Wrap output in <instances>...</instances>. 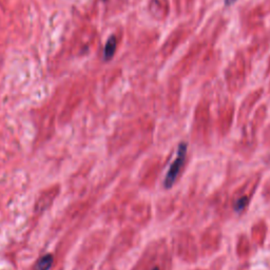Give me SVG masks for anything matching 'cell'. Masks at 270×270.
<instances>
[{
  "label": "cell",
  "instance_id": "21",
  "mask_svg": "<svg viewBox=\"0 0 270 270\" xmlns=\"http://www.w3.org/2000/svg\"><path fill=\"white\" fill-rule=\"evenodd\" d=\"M249 267H250V264L248 261H245L243 264H241L239 266V268L237 270H249Z\"/></svg>",
  "mask_w": 270,
  "mask_h": 270
},
{
  "label": "cell",
  "instance_id": "11",
  "mask_svg": "<svg viewBox=\"0 0 270 270\" xmlns=\"http://www.w3.org/2000/svg\"><path fill=\"white\" fill-rule=\"evenodd\" d=\"M270 47V31H262L259 34L254 35L251 44L245 48V51L249 57L253 59H259L263 57L264 54Z\"/></svg>",
  "mask_w": 270,
  "mask_h": 270
},
{
  "label": "cell",
  "instance_id": "20",
  "mask_svg": "<svg viewBox=\"0 0 270 270\" xmlns=\"http://www.w3.org/2000/svg\"><path fill=\"white\" fill-rule=\"evenodd\" d=\"M263 145L266 148H270V123L263 132Z\"/></svg>",
  "mask_w": 270,
  "mask_h": 270
},
{
  "label": "cell",
  "instance_id": "4",
  "mask_svg": "<svg viewBox=\"0 0 270 270\" xmlns=\"http://www.w3.org/2000/svg\"><path fill=\"white\" fill-rule=\"evenodd\" d=\"M261 179V172H254L233 191V193L230 195V201L231 209L234 212L243 214L247 211L251 199L256 192V189L260 186Z\"/></svg>",
  "mask_w": 270,
  "mask_h": 270
},
{
  "label": "cell",
  "instance_id": "8",
  "mask_svg": "<svg viewBox=\"0 0 270 270\" xmlns=\"http://www.w3.org/2000/svg\"><path fill=\"white\" fill-rule=\"evenodd\" d=\"M264 93L263 88H258L251 92H249L246 97L243 99L241 103L239 110H238V115H237V123L239 127H243L247 124V121L249 120L250 114L253 110V108L255 105L259 103V100L262 98Z\"/></svg>",
  "mask_w": 270,
  "mask_h": 270
},
{
  "label": "cell",
  "instance_id": "23",
  "mask_svg": "<svg viewBox=\"0 0 270 270\" xmlns=\"http://www.w3.org/2000/svg\"><path fill=\"white\" fill-rule=\"evenodd\" d=\"M235 2H237V0H224V3H225V6H226V7H230V6H232Z\"/></svg>",
  "mask_w": 270,
  "mask_h": 270
},
{
  "label": "cell",
  "instance_id": "22",
  "mask_svg": "<svg viewBox=\"0 0 270 270\" xmlns=\"http://www.w3.org/2000/svg\"><path fill=\"white\" fill-rule=\"evenodd\" d=\"M270 75V56L267 60V64H266V69H265V77H268Z\"/></svg>",
  "mask_w": 270,
  "mask_h": 270
},
{
  "label": "cell",
  "instance_id": "16",
  "mask_svg": "<svg viewBox=\"0 0 270 270\" xmlns=\"http://www.w3.org/2000/svg\"><path fill=\"white\" fill-rule=\"evenodd\" d=\"M53 262H54V259L51 254L44 255L43 258H40L37 261L34 267V270H50L53 265Z\"/></svg>",
  "mask_w": 270,
  "mask_h": 270
},
{
  "label": "cell",
  "instance_id": "3",
  "mask_svg": "<svg viewBox=\"0 0 270 270\" xmlns=\"http://www.w3.org/2000/svg\"><path fill=\"white\" fill-rule=\"evenodd\" d=\"M211 105L207 97H201L195 108L193 117L192 139L198 146L207 147L211 134Z\"/></svg>",
  "mask_w": 270,
  "mask_h": 270
},
{
  "label": "cell",
  "instance_id": "18",
  "mask_svg": "<svg viewBox=\"0 0 270 270\" xmlns=\"http://www.w3.org/2000/svg\"><path fill=\"white\" fill-rule=\"evenodd\" d=\"M226 262V259H225V256H220V258L218 259H215L213 261V263L211 264V269L212 270H221L224 266Z\"/></svg>",
  "mask_w": 270,
  "mask_h": 270
},
{
  "label": "cell",
  "instance_id": "26",
  "mask_svg": "<svg viewBox=\"0 0 270 270\" xmlns=\"http://www.w3.org/2000/svg\"><path fill=\"white\" fill-rule=\"evenodd\" d=\"M194 270H206V269H204V268H196V269H194Z\"/></svg>",
  "mask_w": 270,
  "mask_h": 270
},
{
  "label": "cell",
  "instance_id": "13",
  "mask_svg": "<svg viewBox=\"0 0 270 270\" xmlns=\"http://www.w3.org/2000/svg\"><path fill=\"white\" fill-rule=\"evenodd\" d=\"M268 232L267 222L263 219L256 221L251 226V242L258 247H263Z\"/></svg>",
  "mask_w": 270,
  "mask_h": 270
},
{
  "label": "cell",
  "instance_id": "24",
  "mask_svg": "<svg viewBox=\"0 0 270 270\" xmlns=\"http://www.w3.org/2000/svg\"><path fill=\"white\" fill-rule=\"evenodd\" d=\"M263 4L265 5V7H266V10H267L268 14H269V13H270V0H265V2H264Z\"/></svg>",
  "mask_w": 270,
  "mask_h": 270
},
{
  "label": "cell",
  "instance_id": "25",
  "mask_svg": "<svg viewBox=\"0 0 270 270\" xmlns=\"http://www.w3.org/2000/svg\"><path fill=\"white\" fill-rule=\"evenodd\" d=\"M268 93H269V95H270V82H269V86H268Z\"/></svg>",
  "mask_w": 270,
  "mask_h": 270
},
{
  "label": "cell",
  "instance_id": "9",
  "mask_svg": "<svg viewBox=\"0 0 270 270\" xmlns=\"http://www.w3.org/2000/svg\"><path fill=\"white\" fill-rule=\"evenodd\" d=\"M187 152H188V146L186 143H181L178 148V154L175 156L174 160L166 174V178L164 180V186L166 189H170L177 182L181 172L186 164L187 159Z\"/></svg>",
  "mask_w": 270,
  "mask_h": 270
},
{
  "label": "cell",
  "instance_id": "17",
  "mask_svg": "<svg viewBox=\"0 0 270 270\" xmlns=\"http://www.w3.org/2000/svg\"><path fill=\"white\" fill-rule=\"evenodd\" d=\"M115 50H116V38L114 36H111L109 39H108L104 50L105 59L109 60L114 55Z\"/></svg>",
  "mask_w": 270,
  "mask_h": 270
},
{
  "label": "cell",
  "instance_id": "14",
  "mask_svg": "<svg viewBox=\"0 0 270 270\" xmlns=\"http://www.w3.org/2000/svg\"><path fill=\"white\" fill-rule=\"evenodd\" d=\"M267 114H268L267 105L263 104V105L259 106L258 108H256V110L254 111L253 117L247 121L246 126L249 127L253 132L259 133L260 129L263 127L265 120L267 118Z\"/></svg>",
  "mask_w": 270,
  "mask_h": 270
},
{
  "label": "cell",
  "instance_id": "10",
  "mask_svg": "<svg viewBox=\"0 0 270 270\" xmlns=\"http://www.w3.org/2000/svg\"><path fill=\"white\" fill-rule=\"evenodd\" d=\"M258 146V133L253 132L246 125L243 126V132L240 141L234 146V151L243 158L249 159Z\"/></svg>",
  "mask_w": 270,
  "mask_h": 270
},
{
  "label": "cell",
  "instance_id": "12",
  "mask_svg": "<svg viewBox=\"0 0 270 270\" xmlns=\"http://www.w3.org/2000/svg\"><path fill=\"white\" fill-rule=\"evenodd\" d=\"M182 255L189 263L195 262L199 255V250H197L195 240L190 233H185L182 237Z\"/></svg>",
  "mask_w": 270,
  "mask_h": 270
},
{
  "label": "cell",
  "instance_id": "6",
  "mask_svg": "<svg viewBox=\"0 0 270 270\" xmlns=\"http://www.w3.org/2000/svg\"><path fill=\"white\" fill-rule=\"evenodd\" d=\"M223 231L220 223H212L207 226L199 235L198 250L203 258H209L217 253L222 246Z\"/></svg>",
  "mask_w": 270,
  "mask_h": 270
},
{
  "label": "cell",
  "instance_id": "15",
  "mask_svg": "<svg viewBox=\"0 0 270 270\" xmlns=\"http://www.w3.org/2000/svg\"><path fill=\"white\" fill-rule=\"evenodd\" d=\"M252 251V242L247 234L241 233L235 244V253L242 260H247Z\"/></svg>",
  "mask_w": 270,
  "mask_h": 270
},
{
  "label": "cell",
  "instance_id": "5",
  "mask_svg": "<svg viewBox=\"0 0 270 270\" xmlns=\"http://www.w3.org/2000/svg\"><path fill=\"white\" fill-rule=\"evenodd\" d=\"M268 12L264 4H259L241 11V29L245 36L256 35L264 30Z\"/></svg>",
  "mask_w": 270,
  "mask_h": 270
},
{
  "label": "cell",
  "instance_id": "7",
  "mask_svg": "<svg viewBox=\"0 0 270 270\" xmlns=\"http://www.w3.org/2000/svg\"><path fill=\"white\" fill-rule=\"evenodd\" d=\"M235 117V104L232 99L227 98L220 104L217 116V131L221 138H225L230 133Z\"/></svg>",
  "mask_w": 270,
  "mask_h": 270
},
{
  "label": "cell",
  "instance_id": "1",
  "mask_svg": "<svg viewBox=\"0 0 270 270\" xmlns=\"http://www.w3.org/2000/svg\"><path fill=\"white\" fill-rule=\"evenodd\" d=\"M227 29V19L222 13H215L205 23L197 37L193 42L191 48L182 63V71L184 73L190 72L195 63L200 64L205 59L210 57L220 37Z\"/></svg>",
  "mask_w": 270,
  "mask_h": 270
},
{
  "label": "cell",
  "instance_id": "19",
  "mask_svg": "<svg viewBox=\"0 0 270 270\" xmlns=\"http://www.w3.org/2000/svg\"><path fill=\"white\" fill-rule=\"evenodd\" d=\"M262 195L266 201H270V179H268L263 186Z\"/></svg>",
  "mask_w": 270,
  "mask_h": 270
},
{
  "label": "cell",
  "instance_id": "2",
  "mask_svg": "<svg viewBox=\"0 0 270 270\" xmlns=\"http://www.w3.org/2000/svg\"><path fill=\"white\" fill-rule=\"evenodd\" d=\"M253 60L245 49L238 50L232 59L227 64L224 77L227 90L231 94H238L244 89L247 78L252 71Z\"/></svg>",
  "mask_w": 270,
  "mask_h": 270
}]
</instances>
